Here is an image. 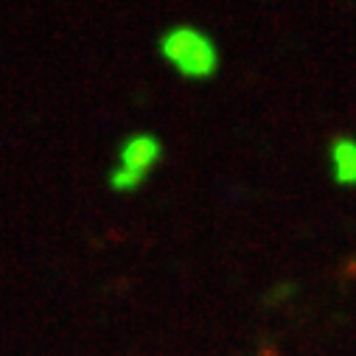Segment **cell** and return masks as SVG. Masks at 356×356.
<instances>
[{
	"mask_svg": "<svg viewBox=\"0 0 356 356\" xmlns=\"http://www.w3.org/2000/svg\"><path fill=\"white\" fill-rule=\"evenodd\" d=\"M160 54L188 79H205L219 67V51L208 34L194 26H174L160 40Z\"/></svg>",
	"mask_w": 356,
	"mask_h": 356,
	"instance_id": "6da1fadb",
	"label": "cell"
},
{
	"mask_svg": "<svg viewBox=\"0 0 356 356\" xmlns=\"http://www.w3.org/2000/svg\"><path fill=\"white\" fill-rule=\"evenodd\" d=\"M160 154H163V146L154 135H146V132L129 135L118 149V165L110 171V188L121 194L135 191L146 180V174L157 165Z\"/></svg>",
	"mask_w": 356,
	"mask_h": 356,
	"instance_id": "7a4b0ae2",
	"label": "cell"
},
{
	"mask_svg": "<svg viewBox=\"0 0 356 356\" xmlns=\"http://www.w3.org/2000/svg\"><path fill=\"white\" fill-rule=\"evenodd\" d=\"M331 157H334V177L337 183H356V140L339 135L331 143Z\"/></svg>",
	"mask_w": 356,
	"mask_h": 356,
	"instance_id": "3957f363",
	"label": "cell"
}]
</instances>
